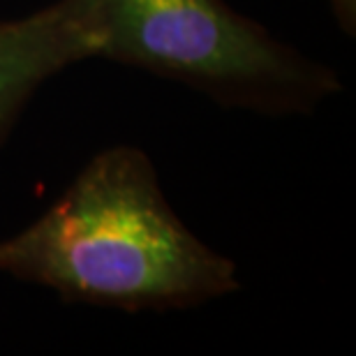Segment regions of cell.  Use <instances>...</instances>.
<instances>
[{
  "instance_id": "7a4b0ae2",
  "label": "cell",
  "mask_w": 356,
  "mask_h": 356,
  "mask_svg": "<svg viewBox=\"0 0 356 356\" xmlns=\"http://www.w3.org/2000/svg\"><path fill=\"white\" fill-rule=\"evenodd\" d=\"M90 56L181 81L218 104L308 116L343 90L331 67L225 0H79Z\"/></svg>"
},
{
  "instance_id": "3957f363",
  "label": "cell",
  "mask_w": 356,
  "mask_h": 356,
  "mask_svg": "<svg viewBox=\"0 0 356 356\" xmlns=\"http://www.w3.org/2000/svg\"><path fill=\"white\" fill-rule=\"evenodd\" d=\"M90 56L79 0L0 21V148L42 83Z\"/></svg>"
},
{
  "instance_id": "277c9868",
  "label": "cell",
  "mask_w": 356,
  "mask_h": 356,
  "mask_svg": "<svg viewBox=\"0 0 356 356\" xmlns=\"http://www.w3.org/2000/svg\"><path fill=\"white\" fill-rule=\"evenodd\" d=\"M331 7V14L345 35H356V0H326Z\"/></svg>"
},
{
  "instance_id": "6da1fadb",
  "label": "cell",
  "mask_w": 356,
  "mask_h": 356,
  "mask_svg": "<svg viewBox=\"0 0 356 356\" xmlns=\"http://www.w3.org/2000/svg\"><path fill=\"white\" fill-rule=\"evenodd\" d=\"M0 273L63 301L188 310L241 289L236 264L192 234L134 146L99 151L51 209L0 241Z\"/></svg>"
}]
</instances>
